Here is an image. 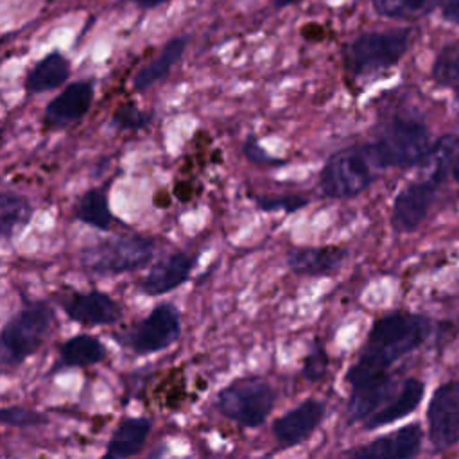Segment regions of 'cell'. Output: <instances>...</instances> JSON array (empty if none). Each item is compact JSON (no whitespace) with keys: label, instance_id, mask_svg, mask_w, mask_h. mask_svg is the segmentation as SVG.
I'll use <instances>...</instances> for the list:
<instances>
[{"label":"cell","instance_id":"6da1fadb","mask_svg":"<svg viewBox=\"0 0 459 459\" xmlns=\"http://www.w3.org/2000/svg\"><path fill=\"white\" fill-rule=\"evenodd\" d=\"M432 332L427 316L412 312H389L373 321L364 346L348 368L344 380L350 389L391 378V368L420 348Z\"/></svg>","mask_w":459,"mask_h":459},{"label":"cell","instance_id":"7a4b0ae2","mask_svg":"<svg viewBox=\"0 0 459 459\" xmlns=\"http://www.w3.org/2000/svg\"><path fill=\"white\" fill-rule=\"evenodd\" d=\"M377 169H407L423 163L432 149L429 129L411 117H391L366 143Z\"/></svg>","mask_w":459,"mask_h":459},{"label":"cell","instance_id":"3957f363","mask_svg":"<svg viewBox=\"0 0 459 459\" xmlns=\"http://www.w3.org/2000/svg\"><path fill=\"white\" fill-rule=\"evenodd\" d=\"M156 251V238L143 233H122L84 247L79 264L88 274L117 276L147 267Z\"/></svg>","mask_w":459,"mask_h":459},{"label":"cell","instance_id":"277c9868","mask_svg":"<svg viewBox=\"0 0 459 459\" xmlns=\"http://www.w3.org/2000/svg\"><path fill=\"white\" fill-rule=\"evenodd\" d=\"M54 307L47 299H25L2 326V366L18 368L34 355L54 325Z\"/></svg>","mask_w":459,"mask_h":459},{"label":"cell","instance_id":"5b68a950","mask_svg":"<svg viewBox=\"0 0 459 459\" xmlns=\"http://www.w3.org/2000/svg\"><path fill=\"white\" fill-rule=\"evenodd\" d=\"M411 34L405 27L359 34L342 48L346 72L353 77H369L393 68L405 56Z\"/></svg>","mask_w":459,"mask_h":459},{"label":"cell","instance_id":"8992f818","mask_svg":"<svg viewBox=\"0 0 459 459\" xmlns=\"http://www.w3.org/2000/svg\"><path fill=\"white\" fill-rule=\"evenodd\" d=\"M375 170L377 165L366 145L344 147L326 158L317 176V186L328 199L348 201L371 186Z\"/></svg>","mask_w":459,"mask_h":459},{"label":"cell","instance_id":"52a82bcc","mask_svg":"<svg viewBox=\"0 0 459 459\" xmlns=\"http://www.w3.org/2000/svg\"><path fill=\"white\" fill-rule=\"evenodd\" d=\"M276 391L258 375L240 377L224 385L213 400L215 409L242 429H258L271 416Z\"/></svg>","mask_w":459,"mask_h":459},{"label":"cell","instance_id":"ba28073f","mask_svg":"<svg viewBox=\"0 0 459 459\" xmlns=\"http://www.w3.org/2000/svg\"><path fill=\"white\" fill-rule=\"evenodd\" d=\"M181 314L172 303H158L151 312L136 323L113 333V339L124 350L145 357L160 353L181 337Z\"/></svg>","mask_w":459,"mask_h":459},{"label":"cell","instance_id":"9c48e42d","mask_svg":"<svg viewBox=\"0 0 459 459\" xmlns=\"http://www.w3.org/2000/svg\"><path fill=\"white\" fill-rule=\"evenodd\" d=\"M326 418V403L319 398H305L271 423V434L280 448H294L312 437Z\"/></svg>","mask_w":459,"mask_h":459},{"label":"cell","instance_id":"30bf717a","mask_svg":"<svg viewBox=\"0 0 459 459\" xmlns=\"http://www.w3.org/2000/svg\"><path fill=\"white\" fill-rule=\"evenodd\" d=\"M429 439L439 452L459 443V384H441L427 409Z\"/></svg>","mask_w":459,"mask_h":459},{"label":"cell","instance_id":"8fae6325","mask_svg":"<svg viewBox=\"0 0 459 459\" xmlns=\"http://www.w3.org/2000/svg\"><path fill=\"white\" fill-rule=\"evenodd\" d=\"M95 82L79 79L65 86L52 97L43 109V124L47 129H65L82 120L93 106Z\"/></svg>","mask_w":459,"mask_h":459},{"label":"cell","instance_id":"7c38bea8","mask_svg":"<svg viewBox=\"0 0 459 459\" xmlns=\"http://www.w3.org/2000/svg\"><path fill=\"white\" fill-rule=\"evenodd\" d=\"M66 317L82 326H113L122 319L120 303L102 290L70 292L59 301Z\"/></svg>","mask_w":459,"mask_h":459},{"label":"cell","instance_id":"4fadbf2b","mask_svg":"<svg viewBox=\"0 0 459 459\" xmlns=\"http://www.w3.org/2000/svg\"><path fill=\"white\" fill-rule=\"evenodd\" d=\"M441 179L429 174V178L414 181L398 192L393 203L391 224L400 233L414 231L429 213Z\"/></svg>","mask_w":459,"mask_h":459},{"label":"cell","instance_id":"5bb4252c","mask_svg":"<svg viewBox=\"0 0 459 459\" xmlns=\"http://www.w3.org/2000/svg\"><path fill=\"white\" fill-rule=\"evenodd\" d=\"M197 264V255L190 251H174L156 262L140 280V292L151 298L169 294L186 283Z\"/></svg>","mask_w":459,"mask_h":459},{"label":"cell","instance_id":"9a60e30c","mask_svg":"<svg viewBox=\"0 0 459 459\" xmlns=\"http://www.w3.org/2000/svg\"><path fill=\"white\" fill-rule=\"evenodd\" d=\"M348 256V247L341 244L323 246H298L285 255L287 267L294 274L323 278L335 274Z\"/></svg>","mask_w":459,"mask_h":459},{"label":"cell","instance_id":"2e32d148","mask_svg":"<svg viewBox=\"0 0 459 459\" xmlns=\"http://www.w3.org/2000/svg\"><path fill=\"white\" fill-rule=\"evenodd\" d=\"M421 448V429L418 423L405 425L391 434L380 436L362 446L348 450L346 455L360 459H409Z\"/></svg>","mask_w":459,"mask_h":459},{"label":"cell","instance_id":"e0dca14e","mask_svg":"<svg viewBox=\"0 0 459 459\" xmlns=\"http://www.w3.org/2000/svg\"><path fill=\"white\" fill-rule=\"evenodd\" d=\"M108 357L106 344L91 333H77L66 337L57 346V359L50 368V375L70 369V368H88L100 364Z\"/></svg>","mask_w":459,"mask_h":459},{"label":"cell","instance_id":"ac0fdd59","mask_svg":"<svg viewBox=\"0 0 459 459\" xmlns=\"http://www.w3.org/2000/svg\"><path fill=\"white\" fill-rule=\"evenodd\" d=\"M152 420L147 416H131V418H124L111 432L108 443H106V450L102 454V457H109V459H126V457H133L138 455L149 436L152 430Z\"/></svg>","mask_w":459,"mask_h":459},{"label":"cell","instance_id":"d6986e66","mask_svg":"<svg viewBox=\"0 0 459 459\" xmlns=\"http://www.w3.org/2000/svg\"><path fill=\"white\" fill-rule=\"evenodd\" d=\"M423 394H425V384L420 378L411 377V378L403 380V384L396 389L393 398L384 407H380L377 412H373L368 420L362 421L364 429L375 430V429L385 427L389 423H394V421L405 418L407 414L416 411Z\"/></svg>","mask_w":459,"mask_h":459},{"label":"cell","instance_id":"ffe728a7","mask_svg":"<svg viewBox=\"0 0 459 459\" xmlns=\"http://www.w3.org/2000/svg\"><path fill=\"white\" fill-rule=\"evenodd\" d=\"M186 45H188L186 36L170 38L161 47L158 56L152 57L142 68H138V72L133 75V81H131L133 90L134 91H145V90L152 88L154 84L161 82L170 74V70L179 63V59L183 57V54L186 50Z\"/></svg>","mask_w":459,"mask_h":459},{"label":"cell","instance_id":"44dd1931","mask_svg":"<svg viewBox=\"0 0 459 459\" xmlns=\"http://www.w3.org/2000/svg\"><path fill=\"white\" fill-rule=\"evenodd\" d=\"M70 77V61L59 52L52 50L38 59L23 79L27 95H38L57 90Z\"/></svg>","mask_w":459,"mask_h":459},{"label":"cell","instance_id":"7402d4cb","mask_svg":"<svg viewBox=\"0 0 459 459\" xmlns=\"http://www.w3.org/2000/svg\"><path fill=\"white\" fill-rule=\"evenodd\" d=\"M72 217L95 230L109 231L117 222V219L109 208L108 188L95 186L82 192L72 208Z\"/></svg>","mask_w":459,"mask_h":459},{"label":"cell","instance_id":"603a6c76","mask_svg":"<svg viewBox=\"0 0 459 459\" xmlns=\"http://www.w3.org/2000/svg\"><path fill=\"white\" fill-rule=\"evenodd\" d=\"M34 206L32 203L14 192L4 190L0 195V235L4 242L14 240L32 221Z\"/></svg>","mask_w":459,"mask_h":459},{"label":"cell","instance_id":"cb8c5ba5","mask_svg":"<svg viewBox=\"0 0 459 459\" xmlns=\"http://www.w3.org/2000/svg\"><path fill=\"white\" fill-rule=\"evenodd\" d=\"M432 79L441 88L459 91V39L441 47L432 65Z\"/></svg>","mask_w":459,"mask_h":459},{"label":"cell","instance_id":"d4e9b609","mask_svg":"<svg viewBox=\"0 0 459 459\" xmlns=\"http://www.w3.org/2000/svg\"><path fill=\"white\" fill-rule=\"evenodd\" d=\"M436 0H371L373 11L387 20H414L429 14Z\"/></svg>","mask_w":459,"mask_h":459},{"label":"cell","instance_id":"484cf974","mask_svg":"<svg viewBox=\"0 0 459 459\" xmlns=\"http://www.w3.org/2000/svg\"><path fill=\"white\" fill-rule=\"evenodd\" d=\"M255 206L260 212L271 213V212H285L287 215L299 212L301 208H307L310 204V199L303 194H273V195H251Z\"/></svg>","mask_w":459,"mask_h":459},{"label":"cell","instance_id":"4316f807","mask_svg":"<svg viewBox=\"0 0 459 459\" xmlns=\"http://www.w3.org/2000/svg\"><path fill=\"white\" fill-rule=\"evenodd\" d=\"M152 113L140 109L134 102H124L111 113V126L118 131L143 129L152 122Z\"/></svg>","mask_w":459,"mask_h":459},{"label":"cell","instance_id":"83f0119b","mask_svg":"<svg viewBox=\"0 0 459 459\" xmlns=\"http://www.w3.org/2000/svg\"><path fill=\"white\" fill-rule=\"evenodd\" d=\"M0 421L5 427L14 429H29L48 423V416L45 412L34 411L25 405H7L0 411Z\"/></svg>","mask_w":459,"mask_h":459},{"label":"cell","instance_id":"f1b7e54d","mask_svg":"<svg viewBox=\"0 0 459 459\" xmlns=\"http://www.w3.org/2000/svg\"><path fill=\"white\" fill-rule=\"evenodd\" d=\"M328 368H330V355L326 353L323 344L314 342L308 353L303 357L299 373L307 382H319L326 377Z\"/></svg>","mask_w":459,"mask_h":459},{"label":"cell","instance_id":"f546056e","mask_svg":"<svg viewBox=\"0 0 459 459\" xmlns=\"http://www.w3.org/2000/svg\"><path fill=\"white\" fill-rule=\"evenodd\" d=\"M242 154L246 156V160H249L255 165H281L285 163L283 158H276L273 154H269L262 143L258 142V138L255 136H247L242 143Z\"/></svg>","mask_w":459,"mask_h":459},{"label":"cell","instance_id":"4dcf8cb0","mask_svg":"<svg viewBox=\"0 0 459 459\" xmlns=\"http://www.w3.org/2000/svg\"><path fill=\"white\" fill-rule=\"evenodd\" d=\"M443 16L452 23H459V0H443Z\"/></svg>","mask_w":459,"mask_h":459},{"label":"cell","instance_id":"1f68e13d","mask_svg":"<svg viewBox=\"0 0 459 459\" xmlns=\"http://www.w3.org/2000/svg\"><path fill=\"white\" fill-rule=\"evenodd\" d=\"M129 2L142 7V9H156V7H160L163 4H169L172 0H129Z\"/></svg>","mask_w":459,"mask_h":459},{"label":"cell","instance_id":"d6a6232c","mask_svg":"<svg viewBox=\"0 0 459 459\" xmlns=\"http://www.w3.org/2000/svg\"><path fill=\"white\" fill-rule=\"evenodd\" d=\"M450 172H452V178L455 179V183H459V154L454 158V161L450 165Z\"/></svg>","mask_w":459,"mask_h":459},{"label":"cell","instance_id":"836d02e7","mask_svg":"<svg viewBox=\"0 0 459 459\" xmlns=\"http://www.w3.org/2000/svg\"><path fill=\"white\" fill-rule=\"evenodd\" d=\"M299 0H273V5L276 7V9H285V7H290V5H294V4H298Z\"/></svg>","mask_w":459,"mask_h":459}]
</instances>
